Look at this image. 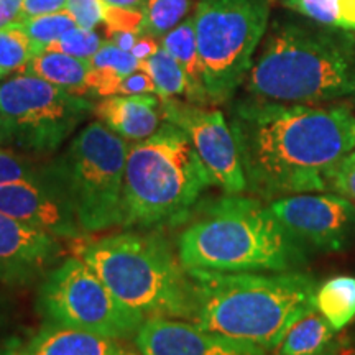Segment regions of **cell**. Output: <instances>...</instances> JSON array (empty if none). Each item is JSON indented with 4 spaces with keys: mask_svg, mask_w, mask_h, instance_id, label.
Segmentation results:
<instances>
[{
    "mask_svg": "<svg viewBox=\"0 0 355 355\" xmlns=\"http://www.w3.org/2000/svg\"><path fill=\"white\" fill-rule=\"evenodd\" d=\"M272 0H201L194 32L209 104H227L245 83L268 30Z\"/></svg>",
    "mask_w": 355,
    "mask_h": 355,
    "instance_id": "obj_8",
    "label": "cell"
},
{
    "mask_svg": "<svg viewBox=\"0 0 355 355\" xmlns=\"http://www.w3.org/2000/svg\"><path fill=\"white\" fill-rule=\"evenodd\" d=\"M189 10L191 0H146L141 37L163 38L186 19Z\"/></svg>",
    "mask_w": 355,
    "mask_h": 355,
    "instance_id": "obj_24",
    "label": "cell"
},
{
    "mask_svg": "<svg viewBox=\"0 0 355 355\" xmlns=\"http://www.w3.org/2000/svg\"><path fill=\"white\" fill-rule=\"evenodd\" d=\"M66 3H68V0H24L21 17H24V20H26L33 19V17L64 10Z\"/></svg>",
    "mask_w": 355,
    "mask_h": 355,
    "instance_id": "obj_34",
    "label": "cell"
},
{
    "mask_svg": "<svg viewBox=\"0 0 355 355\" xmlns=\"http://www.w3.org/2000/svg\"><path fill=\"white\" fill-rule=\"evenodd\" d=\"M159 102L163 119L188 135L214 184L227 194L245 193L247 181L237 144L224 114L176 97H165Z\"/></svg>",
    "mask_w": 355,
    "mask_h": 355,
    "instance_id": "obj_11",
    "label": "cell"
},
{
    "mask_svg": "<svg viewBox=\"0 0 355 355\" xmlns=\"http://www.w3.org/2000/svg\"><path fill=\"white\" fill-rule=\"evenodd\" d=\"M209 186L214 180L188 135L165 121L128 150L121 225L157 230L184 224Z\"/></svg>",
    "mask_w": 355,
    "mask_h": 355,
    "instance_id": "obj_5",
    "label": "cell"
},
{
    "mask_svg": "<svg viewBox=\"0 0 355 355\" xmlns=\"http://www.w3.org/2000/svg\"><path fill=\"white\" fill-rule=\"evenodd\" d=\"M329 189L355 202V150L345 155L336 166Z\"/></svg>",
    "mask_w": 355,
    "mask_h": 355,
    "instance_id": "obj_32",
    "label": "cell"
},
{
    "mask_svg": "<svg viewBox=\"0 0 355 355\" xmlns=\"http://www.w3.org/2000/svg\"><path fill=\"white\" fill-rule=\"evenodd\" d=\"M135 94H157V86L153 79L145 71H135V73L123 76L119 83L117 94L115 96H135Z\"/></svg>",
    "mask_w": 355,
    "mask_h": 355,
    "instance_id": "obj_33",
    "label": "cell"
},
{
    "mask_svg": "<svg viewBox=\"0 0 355 355\" xmlns=\"http://www.w3.org/2000/svg\"><path fill=\"white\" fill-rule=\"evenodd\" d=\"M13 304L0 293V355H17L24 347V329L15 316Z\"/></svg>",
    "mask_w": 355,
    "mask_h": 355,
    "instance_id": "obj_30",
    "label": "cell"
},
{
    "mask_svg": "<svg viewBox=\"0 0 355 355\" xmlns=\"http://www.w3.org/2000/svg\"><path fill=\"white\" fill-rule=\"evenodd\" d=\"M3 76H6V73H3V71L0 69V78H3Z\"/></svg>",
    "mask_w": 355,
    "mask_h": 355,
    "instance_id": "obj_40",
    "label": "cell"
},
{
    "mask_svg": "<svg viewBox=\"0 0 355 355\" xmlns=\"http://www.w3.org/2000/svg\"><path fill=\"white\" fill-rule=\"evenodd\" d=\"M268 206L277 219L311 250L340 252L355 237V204L334 191L285 196Z\"/></svg>",
    "mask_w": 355,
    "mask_h": 355,
    "instance_id": "obj_12",
    "label": "cell"
},
{
    "mask_svg": "<svg viewBox=\"0 0 355 355\" xmlns=\"http://www.w3.org/2000/svg\"><path fill=\"white\" fill-rule=\"evenodd\" d=\"M89 61H91L92 68L110 71V73L121 74V76H128V74L140 69L139 58L133 56L132 51L122 50L110 40H105L104 44Z\"/></svg>",
    "mask_w": 355,
    "mask_h": 355,
    "instance_id": "obj_29",
    "label": "cell"
},
{
    "mask_svg": "<svg viewBox=\"0 0 355 355\" xmlns=\"http://www.w3.org/2000/svg\"><path fill=\"white\" fill-rule=\"evenodd\" d=\"M21 10H24V0H0V30L21 24L24 21Z\"/></svg>",
    "mask_w": 355,
    "mask_h": 355,
    "instance_id": "obj_35",
    "label": "cell"
},
{
    "mask_svg": "<svg viewBox=\"0 0 355 355\" xmlns=\"http://www.w3.org/2000/svg\"><path fill=\"white\" fill-rule=\"evenodd\" d=\"M0 212L58 239L78 241L87 235L43 168L33 180L0 186Z\"/></svg>",
    "mask_w": 355,
    "mask_h": 355,
    "instance_id": "obj_14",
    "label": "cell"
},
{
    "mask_svg": "<svg viewBox=\"0 0 355 355\" xmlns=\"http://www.w3.org/2000/svg\"><path fill=\"white\" fill-rule=\"evenodd\" d=\"M105 7L104 0H68L66 10L71 13L78 26L86 30H96L104 24Z\"/></svg>",
    "mask_w": 355,
    "mask_h": 355,
    "instance_id": "obj_31",
    "label": "cell"
},
{
    "mask_svg": "<svg viewBox=\"0 0 355 355\" xmlns=\"http://www.w3.org/2000/svg\"><path fill=\"white\" fill-rule=\"evenodd\" d=\"M17 355H141L117 339L44 322Z\"/></svg>",
    "mask_w": 355,
    "mask_h": 355,
    "instance_id": "obj_17",
    "label": "cell"
},
{
    "mask_svg": "<svg viewBox=\"0 0 355 355\" xmlns=\"http://www.w3.org/2000/svg\"><path fill=\"white\" fill-rule=\"evenodd\" d=\"M94 107L87 97L20 73L0 84V145L30 155H51Z\"/></svg>",
    "mask_w": 355,
    "mask_h": 355,
    "instance_id": "obj_9",
    "label": "cell"
},
{
    "mask_svg": "<svg viewBox=\"0 0 355 355\" xmlns=\"http://www.w3.org/2000/svg\"><path fill=\"white\" fill-rule=\"evenodd\" d=\"M104 42L105 40H102L96 33V30H86L76 26V28L69 30L68 33L63 35L58 42L51 43L44 51H60L71 56L83 58V60H91Z\"/></svg>",
    "mask_w": 355,
    "mask_h": 355,
    "instance_id": "obj_27",
    "label": "cell"
},
{
    "mask_svg": "<svg viewBox=\"0 0 355 355\" xmlns=\"http://www.w3.org/2000/svg\"><path fill=\"white\" fill-rule=\"evenodd\" d=\"M99 121L125 140L148 139L162 125V102L157 94L109 96L94 107Z\"/></svg>",
    "mask_w": 355,
    "mask_h": 355,
    "instance_id": "obj_16",
    "label": "cell"
},
{
    "mask_svg": "<svg viewBox=\"0 0 355 355\" xmlns=\"http://www.w3.org/2000/svg\"><path fill=\"white\" fill-rule=\"evenodd\" d=\"M326 355H327V354H326Z\"/></svg>",
    "mask_w": 355,
    "mask_h": 355,
    "instance_id": "obj_41",
    "label": "cell"
},
{
    "mask_svg": "<svg viewBox=\"0 0 355 355\" xmlns=\"http://www.w3.org/2000/svg\"><path fill=\"white\" fill-rule=\"evenodd\" d=\"M248 96L286 104L355 97V33L278 19L245 79Z\"/></svg>",
    "mask_w": 355,
    "mask_h": 355,
    "instance_id": "obj_3",
    "label": "cell"
},
{
    "mask_svg": "<svg viewBox=\"0 0 355 355\" xmlns=\"http://www.w3.org/2000/svg\"><path fill=\"white\" fill-rule=\"evenodd\" d=\"M130 146L101 121L81 128L60 157L43 165L87 235L122 224L123 178Z\"/></svg>",
    "mask_w": 355,
    "mask_h": 355,
    "instance_id": "obj_7",
    "label": "cell"
},
{
    "mask_svg": "<svg viewBox=\"0 0 355 355\" xmlns=\"http://www.w3.org/2000/svg\"><path fill=\"white\" fill-rule=\"evenodd\" d=\"M162 44L170 55L180 63L183 68L186 79H188V97L189 102L199 105H209V97H207L206 86H204L202 78V64L198 51L196 32H194L193 17H188L176 25L171 32H168L162 38Z\"/></svg>",
    "mask_w": 355,
    "mask_h": 355,
    "instance_id": "obj_18",
    "label": "cell"
},
{
    "mask_svg": "<svg viewBox=\"0 0 355 355\" xmlns=\"http://www.w3.org/2000/svg\"><path fill=\"white\" fill-rule=\"evenodd\" d=\"M227 122L245 193L261 201L327 191L336 166L355 150V115L347 107L247 96L230 104Z\"/></svg>",
    "mask_w": 355,
    "mask_h": 355,
    "instance_id": "obj_1",
    "label": "cell"
},
{
    "mask_svg": "<svg viewBox=\"0 0 355 355\" xmlns=\"http://www.w3.org/2000/svg\"><path fill=\"white\" fill-rule=\"evenodd\" d=\"M81 257L123 306L145 319L193 321L189 272L157 230H125L87 243Z\"/></svg>",
    "mask_w": 355,
    "mask_h": 355,
    "instance_id": "obj_6",
    "label": "cell"
},
{
    "mask_svg": "<svg viewBox=\"0 0 355 355\" xmlns=\"http://www.w3.org/2000/svg\"><path fill=\"white\" fill-rule=\"evenodd\" d=\"M110 42L114 44H117V46H121L122 50H127V51H132V48L135 46V43L139 42L140 35L133 33V32H117L114 35H110Z\"/></svg>",
    "mask_w": 355,
    "mask_h": 355,
    "instance_id": "obj_37",
    "label": "cell"
},
{
    "mask_svg": "<svg viewBox=\"0 0 355 355\" xmlns=\"http://www.w3.org/2000/svg\"><path fill=\"white\" fill-rule=\"evenodd\" d=\"M42 168L43 165L38 166L28 155L15 148L0 146V186L38 178L42 175Z\"/></svg>",
    "mask_w": 355,
    "mask_h": 355,
    "instance_id": "obj_28",
    "label": "cell"
},
{
    "mask_svg": "<svg viewBox=\"0 0 355 355\" xmlns=\"http://www.w3.org/2000/svg\"><path fill=\"white\" fill-rule=\"evenodd\" d=\"M61 239L0 212V283L30 286L63 261Z\"/></svg>",
    "mask_w": 355,
    "mask_h": 355,
    "instance_id": "obj_13",
    "label": "cell"
},
{
    "mask_svg": "<svg viewBox=\"0 0 355 355\" xmlns=\"http://www.w3.org/2000/svg\"><path fill=\"white\" fill-rule=\"evenodd\" d=\"M21 26L28 33L30 42H32L35 50V56H37L38 53L46 50L51 43L58 42L63 35L68 33L69 30L76 28L78 24L64 8V10L48 13V15L26 19L21 21Z\"/></svg>",
    "mask_w": 355,
    "mask_h": 355,
    "instance_id": "obj_25",
    "label": "cell"
},
{
    "mask_svg": "<svg viewBox=\"0 0 355 355\" xmlns=\"http://www.w3.org/2000/svg\"><path fill=\"white\" fill-rule=\"evenodd\" d=\"M311 248L255 196L227 194L202 204L180 235L178 257L186 270L293 272L309 263Z\"/></svg>",
    "mask_w": 355,
    "mask_h": 355,
    "instance_id": "obj_4",
    "label": "cell"
},
{
    "mask_svg": "<svg viewBox=\"0 0 355 355\" xmlns=\"http://www.w3.org/2000/svg\"><path fill=\"white\" fill-rule=\"evenodd\" d=\"M133 343L141 355H268L254 344L204 331L183 319H145Z\"/></svg>",
    "mask_w": 355,
    "mask_h": 355,
    "instance_id": "obj_15",
    "label": "cell"
},
{
    "mask_svg": "<svg viewBox=\"0 0 355 355\" xmlns=\"http://www.w3.org/2000/svg\"><path fill=\"white\" fill-rule=\"evenodd\" d=\"M140 69L153 79L159 99L186 96L188 92V79L183 68L162 44L152 56L140 61Z\"/></svg>",
    "mask_w": 355,
    "mask_h": 355,
    "instance_id": "obj_23",
    "label": "cell"
},
{
    "mask_svg": "<svg viewBox=\"0 0 355 355\" xmlns=\"http://www.w3.org/2000/svg\"><path fill=\"white\" fill-rule=\"evenodd\" d=\"M336 329L319 311L296 321L275 350L277 355H326L336 339Z\"/></svg>",
    "mask_w": 355,
    "mask_h": 355,
    "instance_id": "obj_20",
    "label": "cell"
},
{
    "mask_svg": "<svg viewBox=\"0 0 355 355\" xmlns=\"http://www.w3.org/2000/svg\"><path fill=\"white\" fill-rule=\"evenodd\" d=\"M37 306L44 322L117 340L133 339L145 321L115 298L81 255L64 259L42 279Z\"/></svg>",
    "mask_w": 355,
    "mask_h": 355,
    "instance_id": "obj_10",
    "label": "cell"
},
{
    "mask_svg": "<svg viewBox=\"0 0 355 355\" xmlns=\"http://www.w3.org/2000/svg\"><path fill=\"white\" fill-rule=\"evenodd\" d=\"M92 66L89 60L60 51H42L26 63L20 73L44 79L46 83L78 96H86L87 78Z\"/></svg>",
    "mask_w": 355,
    "mask_h": 355,
    "instance_id": "obj_19",
    "label": "cell"
},
{
    "mask_svg": "<svg viewBox=\"0 0 355 355\" xmlns=\"http://www.w3.org/2000/svg\"><path fill=\"white\" fill-rule=\"evenodd\" d=\"M316 311L339 332L355 319V277L339 275L319 285Z\"/></svg>",
    "mask_w": 355,
    "mask_h": 355,
    "instance_id": "obj_21",
    "label": "cell"
},
{
    "mask_svg": "<svg viewBox=\"0 0 355 355\" xmlns=\"http://www.w3.org/2000/svg\"><path fill=\"white\" fill-rule=\"evenodd\" d=\"M303 19L355 33V0H278Z\"/></svg>",
    "mask_w": 355,
    "mask_h": 355,
    "instance_id": "obj_22",
    "label": "cell"
},
{
    "mask_svg": "<svg viewBox=\"0 0 355 355\" xmlns=\"http://www.w3.org/2000/svg\"><path fill=\"white\" fill-rule=\"evenodd\" d=\"M194 286L193 324L204 331L277 350L290 327L316 311L313 273L188 270Z\"/></svg>",
    "mask_w": 355,
    "mask_h": 355,
    "instance_id": "obj_2",
    "label": "cell"
},
{
    "mask_svg": "<svg viewBox=\"0 0 355 355\" xmlns=\"http://www.w3.org/2000/svg\"><path fill=\"white\" fill-rule=\"evenodd\" d=\"M105 3L119 8H130V10H144L146 0H104Z\"/></svg>",
    "mask_w": 355,
    "mask_h": 355,
    "instance_id": "obj_38",
    "label": "cell"
},
{
    "mask_svg": "<svg viewBox=\"0 0 355 355\" xmlns=\"http://www.w3.org/2000/svg\"><path fill=\"white\" fill-rule=\"evenodd\" d=\"M33 56L32 42L21 24L0 30V69L3 73L21 71Z\"/></svg>",
    "mask_w": 355,
    "mask_h": 355,
    "instance_id": "obj_26",
    "label": "cell"
},
{
    "mask_svg": "<svg viewBox=\"0 0 355 355\" xmlns=\"http://www.w3.org/2000/svg\"><path fill=\"white\" fill-rule=\"evenodd\" d=\"M327 355H355V347L349 345L345 340H340L339 344L332 345Z\"/></svg>",
    "mask_w": 355,
    "mask_h": 355,
    "instance_id": "obj_39",
    "label": "cell"
},
{
    "mask_svg": "<svg viewBox=\"0 0 355 355\" xmlns=\"http://www.w3.org/2000/svg\"><path fill=\"white\" fill-rule=\"evenodd\" d=\"M159 48V44L155 42L153 37H140L139 42L135 43V46L132 48V53L133 56H137L139 60H146L148 56H152L155 51H157Z\"/></svg>",
    "mask_w": 355,
    "mask_h": 355,
    "instance_id": "obj_36",
    "label": "cell"
}]
</instances>
